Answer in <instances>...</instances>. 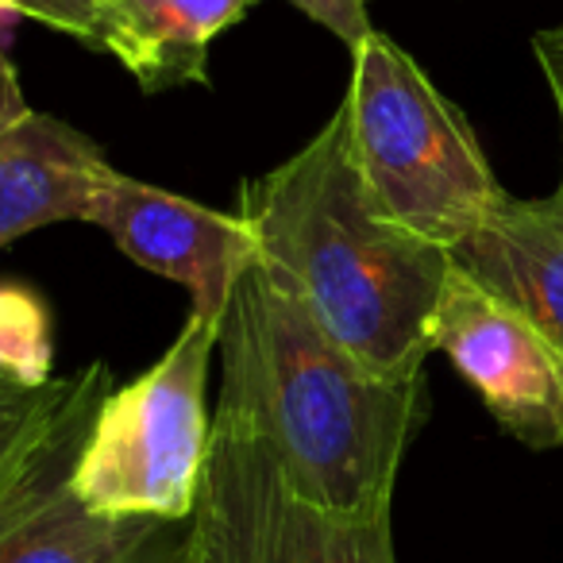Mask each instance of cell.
<instances>
[{"label": "cell", "mask_w": 563, "mask_h": 563, "mask_svg": "<svg viewBox=\"0 0 563 563\" xmlns=\"http://www.w3.org/2000/svg\"><path fill=\"white\" fill-rule=\"evenodd\" d=\"M89 224L104 228L143 271L178 282L194 317L220 324L243 274L255 266L258 243L240 212H220L194 197L112 170Z\"/></svg>", "instance_id": "cell-7"}, {"label": "cell", "mask_w": 563, "mask_h": 563, "mask_svg": "<svg viewBox=\"0 0 563 563\" xmlns=\"http://www.w3.org/2000/svg\"><path fill=\"white\" fill-rule=\"evenodd\" d=\"M220 324L189 313L174 344L93 413L70 486L89 514L189 521L212 444L209 363Z\"/></svg>", "instance_id": "cell-4"}, {"label": "cell", "mask_w": 563, "mask_h": 563, "mask_svg": "<svg viewBox=\"0 0 563 563\" xmlns=\"http://www.w3.org/2000/svg\"><path fill=\"white\" fill-rule=\"evenodd\" d=\"M27 112L32 109H27V97H24V89H20V74H16V66H12L9 51H4V43H0V140H4Z\"/></svg>", "instance_id": "cell-17"}, {"label": "cell", "mask_w": 563, "mask_h": 563, "mask_svg": "<svg viewBox=\"0 0 563 563\" xmlns=\"http://www.w3.org/2000/svg\"><path fill=\"white\" fill-rule=\"evenodd\" d=\"M181 563H398V555L390 514L340 517L313 506L274 455L217 409Z\"/></svg>", "instance_id": "cell-5"}, {"label": "cell", "mask_w": 563, "mask_h": 563, "mask_svg": "<svg viewBox=\"0 0 563 563\" xmlns=\"http://www.w3.org/2000/svg\"><path fill=\"white\" fill-rule=\"evenodd\" d=\"M432 352L452 360L514 440L540 452L563 444V347L455 263L437 309Z\"/></svg>", "instance_id": "cell-6"}, {"label": "cell", "mask_w": 563, "mask_h": 563, "mask_svg": "<svg viewBox=\"0 0 563 563\" xmlns=\"http://www.w3.org/2000/svg\"><path fill=\"white\" fill-rule=\"evenodd\" d=\"M258 0H117L97 51H109L143 93L209 86V51Z\"/></svg>", "instance_id": "cell-11"}, {"label": "cell", "mask_w": 563, "mask_h": 563, "mask_svg": "<svg viewBox=\"0 0 563 563\" xmlns=\"http://www.w3.org/2000/svg\"><path fill=\"white\" fill-rule=\"evenodd\" d=\"M112 4L117 0H4V9L12 16L40 20L51 32L70 35V40L89 43V47H97V40H101V27L109 20Z\"/></svg>", "instance_id": "cell-14"}, {"label": "cell", "mask_w": 563, "mask_h": 563, "mask_svg": "<svg viewBox=\"0 0 563 563\" xmlns=\"http://www.w3.org/2000/svg\"><path fill=\"white\" fill-rule=\"evenodd\" d=\"M217 409L274 455L286 483L340 517H383L429 413L421 378H383L344 352L255 258L220 321Z\"/></svg>", "instance_id": "cell-1"}, {"label": "cell", "mask_w": 563, "mask_h": 563, "mask_svg": "<svg viewBox=\"0 0 563 563\" xmlns=\"http://www.w3.org/2000/svg\"><path fill=\"white\" fill-rule=\"evenodd\" d=\"M12 20H16V16H12V12L4 9V0H0V43H4V35H9V27H4V24H12Z\"/></svg>", "instance_id": "cell-18"}, {"label": "cell", "mask_w": 563, "mask_h": 563, "mask_svg": "<svg viewBox=\"0 0 563 563\" xmlns=\"http://www.w3.org/2000/svg\"><path fill=\"white\" fill-rule=\"evenodd\" d=\"M532 55H537L548 89H552L555 112H560V132H563V27H548V32L532 35ZM560 194H563V181H560Z\"/></svg>", "instance_id": "cell-16"}, {"label": "cell", "mask_w": 563, "mask_h": 563, "mask_svg": "<svg viewBox=\"0 0 563 563\" xmlns=\"http://www.w3.org/2000/svg\"><path fill=\"white\" fill-rule=\"evenodd\" d=\"M298 12H306L317 27H324L329 35H336L347 51H355L371 32V4L375 0H286Z\"/></svg>", "instance_id": "cell-15"}, {"label": "cell", "mask_w": 563, "mask_h": 563, "mask_svg": "<svg viewBox=\"0 0 563 563\" xmlns=\"http://www.w3.org/2000/svg\"><path fill=\"white\" fill-rule=\"evenodd\" d=\"M109 390L104 363H89L47 383H20L0 375V501L24 483L58 432Z\"/></svg>", "instance_id": "cell-12"}, {"label": "cell", "mask_w": 563, "mask_h": 563, "mask_svg": "<svg viewBox=\"0 0 563 563\" xmlns=\"http://www.w3.org/2000/svg\"><path fill=\"white\" fill-rule=\"evenodd\" d=\"M55 317L35 286L0 282V375L20 383L55 378Z\"/></svg>", "instance_id": "cell-13"}, {"label": "cell", "mask_w": 563, "mask_h": 563, "mask_svg": "<svg viewBox=\"0 0 563 563\" xmlns=\"http://www.w3.org/2000/svg\"><path fill=\"white\" fill-rule=\"evenodd\" d=\"M452 263L563 347V194L501 197Z\"/></svg>", "instance_id": "cell-9"}, {"label": "cell", "mask_w": 563, "mask_h": 563, "mask_svg": "<svg viewBox=\"0 0 563 563\" xmlns=\"http://www.w3.org/2000/svg\"><path fill=\"white\" fill-rule=\"evenodd\" d=\"M101 401L86 406L0 501V563H181L189 521L89 514L70 486Z\"/></svg>", "instance_id": "cell-8"}, {"label": "cell", "mask_w": 563, "mask_h": 563, "mask_svg": "<svg viewBox=\"0 0 563 563\" xmlns=\"http://www.w3.org/2000/svg\"><path fill=\"white\" fill-rule=\"evenodd\" d=\"M112 170L86 132L27 112L0 140V251L35 228L89 220Z\"/></svg>", "instance_id": "cell-10"}, {"label": "cell", "mask_w": 563, "mask_h": 563, "mask_svg": "<svg viewBox=\"0 0 563 563\" xmlns=\"http://www.w3.org/2000/svg\"><path fill=\"white\" fill-rule=\"evenodd\" d=\"M340 112L371 197L406 232L452 251L506 197L460 104L378 27L352 51Z\"/></svg>", "instance_id": "cell-3"}, {"label": "cell", "mask_w": 563, "mask_h": 563, "mask_svg": "<svg viewBox=\"0 0 563 563\" xmlns=\"http://www.w3.org/2000/svg\"><path fill=\"white\" fill-rule=\"evenodd\" d=\"M258 263L352 360L383 378H421L452 251L394 224L347 147L344 112L282 166L240 186Z\"/></svg>", "instance_id": "cell-2"}]
</instances>
